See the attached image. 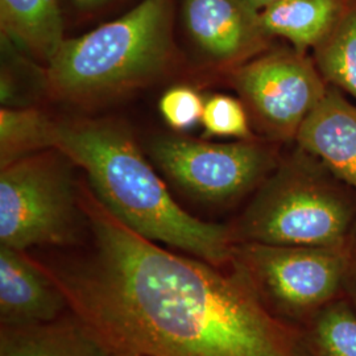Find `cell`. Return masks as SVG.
Listing matches in <instances>:
<instances>
[{"label": "cell", "mask_w": 356, "mask_h": 356, "mask_svg": "<svg viewBox=\"0 0 356 356\" xmlns=\"http://www.w3.org/2000/svg\"><path fill=\"white\" fill-rule=\"evenodd\" d=\"M81 206L92 254L66 264L36 261L114 354L310 356L304 330L276 314L236 264L216 267L161 248L95 195Z\"/></svg>", "instance_id": "1"}, {"label": "cell", "mask_w": 356, "mask_h": 356, "mask_svg": "<svg viewBox=\"0 0 356 356\" xmlns=\"http://www.w3.org/2000/svg\"><path fill=\"white\" fill-rule=\"evenodd\" d=\"M53 148L88 173L97 200L136 234L216 267L231 266V229L185 211L122 129L106 123L56 124Z\"/></svg>", "instance_id": "2"}, {"label": "cell", "mask_w": 356, "mask_h": 356, "mask_svg": "<svg viewBox=\"0 0 356 356\" xmlns=\"http://www.w3.org/2000/svg\"><path fill=\"white\" fill-rule=\"evenodd\" d=\"M266 178L231 229L234 243L350 247L356 197L310 154L301 151Z\"/></svg>", "instance_id": "3"}, {"label": "cell", "mask_w": 356, "mask_h": 356, "mask_svg": "<svg viewBox=\"0 0 356 356\" xmlns=\"http://www.w3.org/2000/svg\"><path fill=\"white\" fill-rule=\"evenodd\" d=\"M170 0H143L114 22L64 40L48 63L51 89L82 99L149 79L170 57Z\"/></svg>", "instance_id": "4"}, {"label": "cell", "mask_w": 356, "mask_h": 356, "mask_svg": "<svg viewBox=\"0 0 356 356\" xmlns=\"http://www.w3.org/2000/svg\"><path fill=\"white\" fill-rule=\"evenodd\" d=\"M86 214L76 204L65 166L47 154H29L1 168L0 244L17 251L79 241Z\"/></svg>", "instance_id": "5"}, {"label": "cell", "mask_w": 356, "mask_h": 356, "mask_svg": "<svg viewBox=\"0 0 356 356\" xmlns=\"http://www.w3.org/2000/svg\"><path fill=\"white\" fill-rule=\"evenodd\" d=\"M353 244L342 248L235 243L232 261L282 318L307 322L348 279Z\"/></svg>", "instance_id": "6"}, {"label": "cell", "mask_w": 356, "mask_h": 356, "mask_svg": "<svg viewBox=\"0 0 356 356\" xmlns=\"http://www.w3.org/2000/svg\"><path fill=\"white\" fill-rule=\"evenodd\" d=\"M154 161L193 197L213 204L236 200L264 181L273 166L264 147L243 141L213 144L186 138H163L152 144Z\"/></svg>", "instance_id": "7"}, {"label": "cell", "mask_w": 356, "mask_h": 356, "mask_svg": "<svg viewBox=\"0 0 356 356\" xmlns=\"http://www.w3.org/2000/svg\"><path fill=\"white\" fill-rule=\"evenodd\" d=\"M234 85L268 135L296 139L306 118L329 89L304 53L277 51L241 66Z\"/></svg>", "instance_id": "8"}, {"label": "cell", "mask_w": 356, "mask_h": 356, "mask_svg": "<svg viewBox=\"0 0 356 356\" xmlns=\"http://www.w3.org/2000/svg\"><path fill=\"white\" fill-rule=\"evenodd\" d=\"M259 13L247 0H184L189 35L220 63H234L259 51L267 36Z\"/></svg>", "instance_id": "9"}, {"label": "cell", "mask_w": 356, "mask_h": 356, "mask_svg": "<svg viewBox=\"0 0 356 356\" xmlns=\"http://www.w3.org/2000/svg\"><path fill=\"white\" fill-rule=\"evenodd\" d=\"M67 312L64 294L36 259L0 245V326L49 322Z\"/></svg>", "instance_id": "10"}, {"label": "cell", "mask_w": 356, "mask_h": 356, "mask_svg": "<svg viewBox=\"0 0 356 356\" xmlns=\"http://www.w3.org/2000/svg\"><path fill=\"white\" fill-rule=\"evenodd\" d=\"M296 140L331 175L356 194V106L329 86L323 99L306 118Z\"/></svg>", "instance_id": "11"}, {"label": "cell", "mask_w": 356, "mask_h": 356, "mask_svg": "<svg viewBox=\"0 0 356 356\" xmlns=\"http://www.w3.org/2000/svg\"><path fill=\"white\" fill-rule=\"evenodd\" d=\"M0 356H114L70 310L49 322L0 326Z\"/></svg>", "instance_id": "12"}, {"label": "cell", "mask_w": 356, "mask_h": 356, "mask_svg": "<svg viewBox=\"0 0 356 356\" xmlns=\"http://www.w3.org/2000/svg\"><path fill=\"white\" fill-rule=\"evenodd\" d=\"M342 15L339 0H281L259 13L263 31L288 40L294 51L317 48Z\"/></svg>", "instance_id": "13"}, {"label": "cell", "mask_w": 356, "mask_h": 356, "mask_svg": "<svg viewBox=\"0 0 356 356\" xmlns=\"http://www.w3.org/2000/svg\"><path fill=\"white\" fill-rule=\"evenodd\" d=\"M0 20L7 38L48 63L64 42L57 0H0Z\"/></svg>", "instance_id": "14"}, {"label": "cell", "mask_w": 356, "mask_h": 356, "mask_svg": "<svg viewBox=\"0 0 356 356\" xmlns=\"http://www.w3.org/2000/svg\"><path fill=\"white\" fill-rule=\"evenodd\" d=\"M314 49V63L323 79L356 99V8L341 15Z\"/></svg>", "instance_id": "15"}, {"label": "cell", "mask_w": 356, "mask_h": 356, "mask_svg": "<svg viewBox=\"0 0 356 356\" xmlns=\"http://www.w3.org/2000/svg\"><path fill=\"white\" fill-rule=\"evenodd\" d=\"M310 356H356V313L344 301H332L306 322Z\"/></svg>", "instance_id": "16"}, {"label": "cell", "mask_w": 356, "mask_h": 356, "mask_svg": "<svg viewBox=\"0 0 356 356\" xmlns=\"http://www.w3.org/2000/svg\"><path fill=\"white\" fill-rule=\"evenodd\" d=\"M56 124L35 110L1 108L0 159L1 168L35 151L53 148Z\"/></svg>", "instance_id": "17"}, {"label": "cell", "mask_w": 356, "mask_h": 356, "mask_svg": "<svg viewBox=\"0 0 356 356\" xmlns=\"http://www.w3.org/2000/svg\"><path fill=\"white\" fill-rule=\"evenodd\" d=\"M201 123L206 131L216 136L248 139L251 129L248 115L241 101L218 94L204 102Z\"/></svg>", "instance_id": "18"}, {"label": "cell", "mask_w": 356, "mask_h": 356, "mask_svg": "<svg viewBox=\"0 0 356 356\" xmlns=\"http://www.w3.org/2000/svg\"><path fill=\"white\" fill-rule=\"evenodd\" d=\"M204 102L195 90L177 86L168 90L160 99V111L166 123L177 131H185L201 122Z\"/></svg>", "instance_id": "19"}, {"label": "cell", "mask_w": 356, "mask_h": 356, "mask_svg": "<svg viewBox=\"0 0 356 356\" xmlns=\"http://www.w3.org/2000/svg\"><path fill=\"white\" fill-rule=\"evenodd\" d=\"M353 291L354 298L356 300V232L353 241V260H351V268H350V273H348V279L347 282Z\"/></svg>", "instance_id": "20"}, {"label": "cell", "mask_w": 356, "mask_h": 356, "mask_svg": "<svg viewBox=\"0 0 356 356\" xmlns=\"http://www.w3.org/2000/svg\"><path fill=\"white\" fill-rule=\"evenodd\" d=\"M247 1L254 7L257 13H261L263 10H266L268 7L279 3L281 0H247Z\"/></svg>", "instance_id": "21"}, {"label": "cell", "mask_w": 356, "mask_h": 356, "mask_svg": "<svg viewBox=\"0 0 356 356\" xmlns=\"http://www.w3.org/2000/svg\"><path fill=\"white\" fill-rule=\"evenodd\" d=\"M103 1H106V0H74V3L79 7H94L97 4H101Z\"/></svg>", "instance_id": "22"}, {"label": "cell", "mask_w": 356, "mask_h": 356, "mask_svg": "<svg viewBox=\"0 0 356 356\" xmlns=\"http://www.w3.org/2000/svg\"><path fill=\"white\" fill-rule=\"evenodd\" d=\"M114 354V353H113ZM114 356H139V355H131V354H114Z\"/></svg>", "instance_id": "23"}]
</instances>
